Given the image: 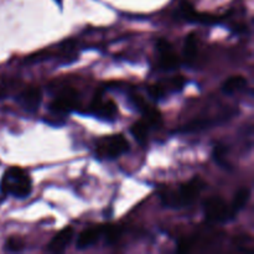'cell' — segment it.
Wrapping results in <instances>:
<instances>
[{
    "label": "cell",
    "mask_w": 254,
    "mask_h": 254,
    "mask_svg": "<svg viewBox=\"0 0 254 254\" xmlns=\"http://www.w3.org/2000/svg\"><path fill=\"white\" fill-rule=\"evenodd\" d=\"M203 188L205 183L202 179L193 178L176 189H164L160 192L161 205L175 210L188 207L198 197Z\"/></svg>",
    "instance_id": "6da1fadb"
},
{
    "label": "cell",
    "mask_w": 254,
    "mask_h": 254,
    "mask_svg": "<svg viewBox=\"0 0 254 254\" xmlns=\"http://www.w3.org/2000/svg\"><path fill=\"white\" fill-rule=\"evenodd\" d=\"M0 190L4 195H12L16 198H25L31 193V179L22 169L11 166L5 171L2 176Z\"/></svg>",
    "instance_id": "7a4b0ae2"
},
{
    "label": "cell",
    "mask_w": 254,
    "mask_h": 254,
    "mask_svg": "<svg viewBox=\"0 0 254 254\" xmlns=\"http://www.w3.org/2000/svg\"><path fill=\"white\" fill-rule=\"evenodd\" d=\"M129 150V143L122 134L104 136L97 143L96 153L101 159L114 160Z\"/></svg>",
    "instance_id": "3957f363"
},
{
    "label": "cell",
    "mask_w": 254,
    "mask_h": 254,
    "mask_svg": "<svg viewBox=\"0 0 254 254\" xmlns=\"http://www.w3.org/2000/svg\"><path fill=\"white\" fill-rule=\"evenodd\" d=\"M203 212H205L206 220L210 223H221L222 225L228 221H232L230 206L226 203L223 198L217 197V196L208 197L203 202Z\"/></svg>",
    "instance_id": "277c9868"
},
{
    "label": "cell",
    "mask_w": 254,
    "mask_h": 254,
    "mask_svg": "<svg viewBox=\"0 0 254 254\" xmlns=\"http://www.w3.org/2000/svg\"><path fill=\"white\" fill-rule=\"evenodd\" d=\"M77 106H78V93L71 87H66L51 102L50 111L54 113V116H66L73 112Z\"/></svg>",
    "instance_id": "5b68a950"
},
{
    "label": "cell",
    "mask_w": 254,
    "mask_h": 254,
    "mask_svg": "<svg viewBox=\"0 0 254 254\" xmlns=\"http://www.w3.org/2000/svg\"><path fill=\"white\" fill-rule=\"evenodd\" d=\"M179 15L183 17L184 20L189 22H196V24H205V25H213L221 22L222 17L217 16V15H210L203 14V12H198L192 4L189 1H181L180 9H179Z\"/></svg>",
    "instance_id": "8992f818"
},
{
    "label": "cell",
    "mask_w": 254,
    "mask_h": 254,
    "mask_svg": "<svg viewBox=\"0 0 254 254\" xmlns=\"http://www.w3.org/2000/svg\"><path fill=\"white\" fill-rule=\"evenodd\" d=\"M159 52V64L164 71H175L180 66V59L174 51L173 46L166 40L160 39L156 44Z\"/></svg>",
    "instance_id": "52a82bcc"
},
{
    "label": "cell",
    "mask_w": 254,
    "mask_h": 254,
    "mask_svg": "<svg viewBox=\"0 0 254 254\" xmlns=\"http://www.w3.org/2000/svg\"><path fill=\"white\" fill-rule=\"evenodd\" d=\"M118 112V107L112 99H106L104 101L101 92L94 96L93 101L91 103V113L97 116L98 118L104 119V121H114L116 114Z\"/></svg>",
    "instance_id": "ba28073f"
},
{
    "label": "cell",
    "mask_w": 254,
    "mask_h": 254,
    "mask_svg": "<svg viewBox=\"0 0 254 254\" xmlns=\"http://www.w3.org/2000/svg\"><path fill=\"white\" fill-rule=\"evenodd\" d=\"M185 86V79L183 77H175L170 81L163 82V83H155L148 88L149 94L155 99H161L169 93V92H179Z\"/></svg>",
    "instance_id": "9c48e42d"
},
{
    "label": "cell",
    "mask_w": 254,
    "mask_h": 254,
    "mask_svg": "<svg viewBox=\"0 0 254 254\" xmlns=\"http://www.w3.org/2000/svg\"><path fill=\"white\" fill-rule=\"evenodd\" d=\"M42 101L41 91L36 87H29L19 96V103L27 113H36Z\"/></svg>",
    "instance_id": "30bf717a"
},
{
    "label": "cell",
    "mask_w": 254,
    "mask_h": 254,
    "mask_svg": "<svg viewBox=\"0 0 254 254\" xmlns=\"http://www.w3.org/2000/svg\"><path fill=\"white\" fill-rule=\"evenodd\" d=\"M73 228L72 227H66L61 231V232L57 233L54 238L51 240V242L49 243V247L47 251L52 253H61L66 250L67 247L71 243L72 238H73Z\"/></svg>",
    "instance_id": "8fae6325"
},
{
    "label": "cell",
    "mask_w": 254,
    "mask_h": 254,
    "mask_svg": "<svg viewBox=\"0 0 254 254\" xmlns=\"http://www.w3.org/2000/svg\"><path fill=\"white\" fill-rule=\"evenodd\" d=\"M102 237V226H94L82 231L77 238L76 246L78 250H86L93 246Z\"/></svg>",
    "instance_id": "7c38bea8"
},
{
    "label": "cell",
    "mask_w": 254,
    "mask_h": 254,
    "mask_svg": "<svg viewBox=\"0 0 254 254\" xmlns=\"http://www.w3.org/2000/svg\"><path fill=\"white\" fill-rule=\"evenodd\" d=\"M251 197V191L248 189L243 188L241 190H238L236 192L235 197H233L232 203L230 205V211H231V216H232V220H235L237 217L238 213L246 207V205L248 203Z\"/></svg>",
    "instance_id": "4fadbf2b"
},
{
    "label": "cell",
    "mask_w": 254,
    "mask_h": 254,
    "mask_svg": "<svg viewBox=\"0 0 254 254\" xmlns=\"http://www.w3.org/2000/svg\"><path fill=\"white\" fill-rule=\"evenodd\" d=\"M247 86V79L242 76H232L226 79L225 83L222 84V92L225 94H235L237 92L243 91Z\"/></svg>",
    "instance_id": "5bb4252c"
},
{
    "label": "cell",
    "mask_w": 254,
    "mask_h": 254,
    "mask_svg": "<svg viewBox=\"0 0 254 254\" xmlns=\"http://www.w3.org/2000/svg\"><path fill=\"white\" fill-rule=\"evenodd\" d=\"M149 130H150V126H149L144 119L135 122L130 128L131 135H133L134 138H135V140L138 141L139 144H141V145H145V144L148 143Z\"/></svg>",
    "instance_id": "9a60e30c"
},
{
    "label": "cell",
    "mask_w": 254,
    "mask_h": 254,
    "mask_svg": "<svg viewBox=\"0 0 254 254\" xmlns=\"http://www.w3.org/2000/svg\"><path fill=\"white\" fill-rule=\"evenodd\" d=\"M184 59L188 64H192L197 57V36L196 34L191 32L188 35L184 45Z\"/></svg>",
    "instance_id": "2e32d148"
},
{
    "label": "cell",
    "mask_w": 254,
    "mask_h": 254,
    "mask_svg": "<svg viewBox=\"0 0 254 254\" xmlns=\"http://www.w3.org/2000/svg\"><path fill=\"white\" fill-rule=\"evenodd\" d=\"M123 230L122 227L116 225H106L102 226V237H104V241L108 245H114L122 237Z\"/></svg>",
    "instance_id": "e0dca14e"
},
{
    "label": "cell",
    "mask_w": 254,
    "mask_h": 254,
    "mask_svg": "<svg viewBox=\"0 0 254 254\" xmlns=\"http://www.w3.org/2000/svg\"><path fill=\"white\" fill-rule=\"evenodd\" d=\"M226 154H227V151H226L225 146L218 144V145H216L215 149H213V160H215L218 165L227 168L228 163L227 160H226Z\"/></svg>",
    "instance_id": "ac0fdd59"
},
{
    "label": "cell",
    "mask_w": 254,
    "mask_h": 254,
    "mask_svg": "<svg viewBox=\"0 0 254 254\" xmlns=\"http://www.w3.org/2000/svg\"><path fill=\"white\" fill-rule=\"evenodd\" d=\"M22 247H24V243H22L19 238L11 237L7 240L6 250L9 251V252H19V251L22 250Z\"/></svg>",
    "instance_id": "d6986e66"
},
{
    "label": "cell",
    "mask_w": 254,
    "mask_h": 254,
    "mask_svg": "<svg viewBox=\"0 0 254 254\" xmlns=\"http://www.w3.org/2000/svg\"><path fill=\"white\" fill-rule=\"evenodd\" d=\"M55 1H56L57 4L60 5V6H61V5H62V0H55Z\"/></svg>",
    "instance_id": "ffe728a7"
}]
</instances>
